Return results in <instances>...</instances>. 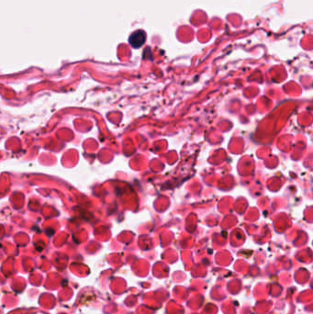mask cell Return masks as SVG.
Returning a JSON list of instances; mask_svg holds the SVG:
<instances>
[{
	"mask_svg": "<svg viewBox=\"0 0 313 314\" xmlns=\"http://www.w3.org/2000/svg\"><path fill=\"white\" fill-rule=\"evenodd\" d=\"M145 40H146V34H145L144 31L139 30V31L134 32L130 36L129 42H130L131 45L133 48H139V47L144 45Z\"/></svg>",
	"mask_w": 313,
	"mask_h": 314,
	"instance_id": "obj_1",
	"label": "cell"
}]
</instances>
